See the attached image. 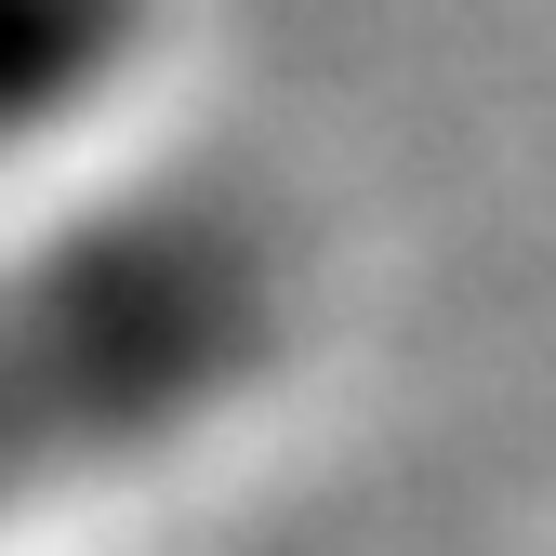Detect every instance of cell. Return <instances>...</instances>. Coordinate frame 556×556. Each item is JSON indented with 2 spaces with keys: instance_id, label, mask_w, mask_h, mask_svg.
Wrapping results in <instances>:
<instances>
[{
  "instance_id": "1",
  "label": "cell",
  "mask_w": 556,
  "mask_h": 556,
  "mask_svg": "<svg viewBox=\"0 0 556 556\" xmlns=\"http://www.w3.org/2000/svg\"><path fill=\"white\" fill-rule=\"evenodd\" d=\"M305 344L292 226L226 173H147L0 239V543L213 451Z\"/></svg>"
},
{
  "instance_id": "2",
  "label": "cell",
  "mask_w": 556,
  "mask_h": 556,
  "mask_svg": "<svg viewBox=\"0 0 556 556\" xmlns=\"http://www.w3.org/2000/svg\"><path fill=\"white\" fill-rule=\"evenodd\" d=\"M173 40V0H0V173L106 132Z\"/></svg>"
}]
</instances>
